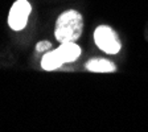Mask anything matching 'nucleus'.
I'll return each instance as SVG.
<instances>
[{"label": "nucleus", "mask_w": 148, "mask_h": 132, "mask_svg": "<svg viewBox=\"0 0 148 132\" xmlns=\"http://www.w3.org/2000/svg\"><path fill=\"white\" fill-rule=\"evenodd\" d=\"M83 31V17L78 11L69 9L57 18L54 29L56 40L60 44L75 42Z\"/></svg>", "instance_id": "obj_1"}, {"label": "nucleus", "mask_w": 148, "mask_h": 132, "mask_svg": "<svg viewBox=\"0 0 148 132\" xmlns=\"http://www.w3.org/2000/svg\"><path fill=\"white\" fill-rule=\"evenodd\" d=\"M94 41L99 49L107 54H116L122 48L118 33L107 25H99L94 31Z\"/></svg>", "instance_id": "obj_2"}, {"label": "nucleus", "mask_w": 148, "mask_h": 132, "mask_svg": "<svg viewBox=\"0 0 148 132\" xmlns=\"http://www.w3.org/2000/svg\"><path fill=\"white\" fill-rule=\"evenodd\" d=\"M31 12H32V5L28 0H17V1H15L8 15V25L12 28L13 31L24 29Z\"/></svg>", "instance_id": "obj_3"}, {"label": "nucleus", "mask_w": 148, "mask_h": 132, "mask_svg": "<svg viewBox=\"0 0 148 132\" xmlns=\"http://www.w3.org/2000/svg\"><path fill=\"white\" fill-rule=\"evenodd\" d=\"M56 53L58 54L62 64H69L81 55V48L75 42H64L56 49Z\"/></svg>", "instance_id": "obj_4"}, {"label": "nucleus", "mask_w": 148, "mask_h": 132, "mask_svg": "<svg viewBox=\"0 0 148 132\" xmlns=\"http://www.w3.org/2000/svg\"><path fill=\"white\" fill-rule=\"evenodd\" d=\"M86 69L92 73H112L116 70L114 62H111L110 60L105 58H92L87 61Z\"/></svg>", "instance_id": "obj_5"}, {"label": "nucleus", "mask_w": 148, "mask_h": 132, "mask_svg": "<svg viewBox=\"0 0 148 132\" xmlns=\"http://www.w3.org/2000/svg\"><path fill=\"white\" fill-rule=\"evenodd\" d=\"M62 61L60 60L58 54L56 53V50H50L45 55L42 57L41 60V68L46 71H52V70H56L62 66Z\"/></svg>", "instance_id": "obj_6"}, {"label": "nucleus", "mask_w": 148, "mask_h": 132, "mask_svg": "<svg viewBox=\"0 0 148 132\" xmlns=\"http://www.w3.org/2000/svg\"><path fill=\"white\" fill-rule=\"evenodd\" d=\"M52 49V42L49 41H40V42L36 45V52L37 53H44L46 50Z\"/></svg>", "instance_id": "obj_7"}]
</instances>
